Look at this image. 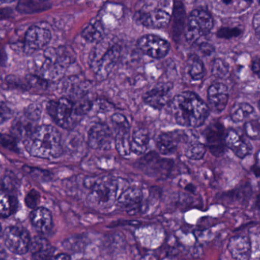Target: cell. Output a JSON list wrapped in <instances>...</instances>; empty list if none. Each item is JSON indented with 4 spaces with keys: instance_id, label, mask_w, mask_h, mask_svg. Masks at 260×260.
<instances>
[{
    "instance_id": "obj_1",
    "label": "cell",
    "mask_w": 260,
    "mask_h": 260,
    "mask_svg": "<svg viewBox=\"0 0 260 260\" xmlns=\"http://www.w3.org/2000/svg\"><path fill=\"white\" fill-rule=\"evenodd\" d=\"M168 106L177 124L185 127L203 126L210 112L207 105L196 94L190 91L177 94L169 101Z\"/></svg>"
},
{
    "instance_id": "obj_50",
    "label": "cell",
    "mask_w": 260,
    "mask_h": 260,
    "mask_svg": "<svg viewBox=\"0 0 260 260\" xmlns=\"http://www.w3.org/2000/svg\"><path fill=\"white\" fill-rule=\"evenodd\" d=\"M2 235H3V228H2L1 224H0V238H1Z\"/></svg>"
},
{
    "instance_id": "obj_17",
    "label": "cell",
    "mask_w": 260,
    "mask_h": 260,
    "mask_svg": "<svg viewBox=\"0 0 260 260\" xmlns=\"http://www.w3.org/2000/svg\"><path fill=\"white\" fill-rule=\"evenodd\" d=\"M229 99V90L227 85L216 82L209 87L208 99L212 111L221 113L225 109Z\"/></svg>"
},
{
    "instance_id": "obj_31",
    "label": "cell",
    "mask_w": 260,
    "mask_h": 260,
    "mask_svg": "<svg viewBox=\"0 0 260 260\" xmlns=\"http://www.w3.org/2000/svg\"><path fill=\"white\" fill-rule=\"evenodd\" d=\"M253 112L254 108L250 104H235L230 110V118L235 123H240L251 115Z\"/></svg>"
},
{
    "instance_id": "obj_53",
    "label": "cell",
    "mask_w": 260,
    "mask_h": 260,
    "mask_svg": "<svg viewBox=\"0 0 260 260\" xmlns=\"http://www.w3.org/2000/svg\"><path fill=\"white\" fill-rule=\"evenodd\" d=\"M0 260H5V259H3V258H0Z\"/></svg>"
},
{
    "instance_id": "obj_36",
    "label": "cell",
    "mask_w": 260,
    "mask_h": 260,
    "mask_svg": "<svg viewBox=\"0 0 260 260\" xmlns=\"http://www.w3.org/2000/svg\"><path fill=\"white\" fill-rule=\"evenodd\" d=\"M245 132L247 136L253 140L259 139L260 124L259 120H251L245 124Z\"/></svg>"
},
{
    "instance_id": "obj_2",
    "label": "cell",
    "mask_w": 260,
    "mask_h": 260,
    "mask_svg": "<svg viewBox=\"0 0 260 260\" xmlns=\"http://www.w3.org/2000/svg\"><path fill=\"white\" fill-rule=\"evenodd\" d=\"M85 186L90 189L89 203L98 209H107L117 202L121 194L128 187L125 179L105 176L100 178H87Z\"/></svg>"
},
{
    "instance_id": "obj_51",
    "label": "cell",
    "mask_w": 260,
    "mask_h": 260,
    "mask_svg": "<svg viewBox=\"0 0 260 260\" xmlns=\"http://www.w3.org/2000/svg\"><path fill=\"white\" fill-rule=\"evenodd\" d=\"M223 2H224V3H226V4H229V3L232 2V0H223Z\"/></svg>"
},
{
    "instance_id": "obj_42",
    "label": "cell",
    "mask_w": 260,
    "mask_h": 260,
    "mask_svg": "<svg viewBox=\"0 0 260 260\" xmlns=\"http://www.w3.org/2000/svg\"><path fill=\"white\" fill-rule=\"evenodd\" d=\"M12 117V111L7 104L0 101V124L6 123Z\"/></svg>"
},
{
    "instance_id": "obj_43",
    "label": "cell",
    "mask_w": 260,
    "mask_h": 260,
    "mask_svg": "<svg viewBox=\"0 0 260 260\" xmlns=\"http://www.w3.org/2000/svg\"><path fill=\"white\" fill-rule=\"evenodd\" d=\"M6 82L9 85L12 87H16L18 88H23V89H27V87L29 86L27 80L23 81L22 79L16 77L15 76H9L6 78Z\"/></svg>"
},
{
    "instance_id": "obj_27",
    "label": "cell",
    "mask_w": 260,
    "mask_h": 260,
    "mask_svg": "<svg viewBox=\"0 0 260 260\" xmlns=\"http://www.w3.org/2000/svg\"><path fill=\"white\" fill-rule=\"evenodd\" d=\"M82 37L89 42H99L105 38V30L102 23L93 20L82 30Z\"/></svg>"
},
{
    "instance_id": "obj_47",
    "label": "cell",
    "mask_w": 260,
    "mask_h": 260,
    "mask_svg": "<svg viewBox=\"0 0 260 260\" xmlns=\"http://www.w3.org/2000/svg\"><path fill=\"white\" fill-rule=\"evenodd\" d=\"M46 260H70V257L68 255L61 253V254L55 255V256L53 255Z\"/></svg>"
},
{
    "instance_id": "obj_23",
    "label": "cell",
    "mask_w": 260,
    "mask_h": 260,
    "mask_svg": "<svg viewBox=\"0 0 260 260\" xmlns=\"http://www.w3.org/2000/svg\"><path fill=\"white\" fill-rule=\"evenodd\" d=\"M172 38L178 41L184 31L186 21V13L184 5L182 2L177 1L174 3L172 9Z\"/></svg>"
},
{
    "instance_id": "obj_52",
    "label": "cell",
    "mask_w": 260,
    "mask_h": 260,
    "mask_svg": "<svg viewBox=\"0 0 260 260\" xmlns=\"http://www.w3.org/2000/svg\"><path fill=\"white\" fill-rule=\"evenodd\" d=\"M246 1H247V3H251V2H253V0H246Z\"/></svg>"
},
{
    "instance_id": "obj_6",
    "label": "cell",
    "mask_w": 260,
    "mask_h": 260,
    "mask_svg": "<svg viewBox=\"0 0 260 260\" xmlns=\"http://www.w3.org/2000/svg\"><path fill=\"white\" fill-rule=\"evenodd\" d=\"M74 61L75 53L70 47L47 49L44 51V61L41 67V77L46 80H57L65 74Z\"/></svg>"
},
{
    "instance_id": "obj_38",
    "label": "cell",
    "mask_w": 260,
    "mask_h": 260,
    "mask_svg": "<svg viewBox=\"0 0 260 260\" xmlns=\"http://www.w3.org/2000/svg\"><path fill=\"white\" fill-rule=\"evenodd\" d=\"M241 34H242V30L238 27H223L217 31L216 35L217 37L220 38L232 39V38L240 36Z\"/></svg>"
},
{
    "instance_id": "obj_18",
    "label": "cell",
    "mask_w": 260,
    "mask_h": 260,
    "mask_svg": "<svg viewBox=\"0 0 260 260\" xmlns=\"http://www.w3.org/2000/svg\"><path fill=\"white\" fill-rule=\"evenodd\" d=\"M228 250L234 260H249L251 256V243L246 236H235L228 243Z\"/></svg>"
},
{
    "instance_id": "obj_10",
    "label": "cell",
    "mask_w": 260,
    "mask_h": 260,
    "mask_svg": "<svg viewBox=\"0 0 260 260\" xmlns=\"http://www.w3.org/2000/svg\"><path fill=\"white\" fill-rule=\"evenodd\" d=\"M51 39V32L43 24L31 26L24 37V50L32 53L47 47Z\"/></svg>"
},
{
    "instance_id": "obj_45",
    "label": "cell",
    "mask_w": 260,
    "mask_h": 260,
    "mask_svg": "<svg viewBox=\"0 0 260 260\" xmlns=\"http://www.w3.org/2000/svg\"><path fill=\"white\" fill-rule=\"evenodd\" d=\"M199 50L204 56H210L215 51V47L212 44L208 42H201L198 44Z\"/></svg>"
},
{
    "instance_id": "obj_21",
    "label": "cell",
    "mask_w": 260,
    "mask_h": 260,
    "mask_svg": "<svg viewBox=\"0 0 260 260\" xmlns=\"http://www.w3.org/2000/svg\"><path fill=\"white\" fill-rule=\"evenodd\" d=\"M143 198V194L141 189L128 187L118 199L117 204L119 207L132 212L140 206Z\"/></svg>"
},
{
    "instance_id": "obj_20",
    "label": "cell",
    "mask_w": 260,
    "mask_h": 260,
    "mask_svg": "<svg viewBox=\"0 0 260 260\" xmlns=\"http://www.w3.org/2000/svg\"><path fill=\"white\" fill-rule=\"evenodd\" d=\"M31 222L35 230L41 235L50 232L53 224L51 213L46 208H35L31 213Z\"/></svg>"
},
{
    "instance_id": "obj_46",
    "label": "cell",
    "mask_w": 260,
    "mask_h": 260,
    "mask_svg": "<svg viewBox=\"0 0 260 260\" xmlns=\"http://www.w3.org/2000/svg\"><path fill=\"white\" fill-rule=\"evenodd\" d=\"M253 27L254 30V33L258 38H259L260 33V15L259 12H256L253 16Z\"/></svg>"
},
{
    "instance_id": "obj_29",
    "label": "cell",
    "mask_w": 260,
    "mask_h": 260,
    "mask_svg": "<svg viewBox=\"0 0 260 260\" xmlns=\"http://www.w3.org/2000/svg\"><path fill=\"white\" fill-rule=\"evenodd\" d=\"M48 0H19L17 9L22 13H34L48 9Z\"/></svg>"
},
{
    "instance_id": "obj_24",
    "label": "cell",
    "mask_w": 260,
    "mask_h": 260,
    "mask_svg": "<svg viewBox=\"0 0 260 260\" xmlns=\"http://www.w3.org/2000/svg\"><path fill=\"white\" fill-rule=\"evenodd\" d=\"M150 136L148 131L143 129L135 130L131 138V151L135 154L146 152L149 145Z\"/></svg>"
},
{
    "instance_id": "obj_33",
    "label": "cell",
    "mask_w": 260,
    "mask_h": 260,
    "mask_svg": "<svg viewBox=\"0 0 260 260\" xmlns=\"http://www.w3.org/2000/svg\"><path fill=\"white\" fill-rule=\"evenodd\" d=\"M0 184L3 190L13 193L19 186V180L13 173L6 172L0 180Z\"/></svg>"
},
{
    "instance_id": "obj_48",
    "label": "cell",
    "mask_w": 260,
    "mask_h": 260,
    "mask_svg": "<svg viewBox=\"0 0 260 260\" xmlns=\"http://www.w3.org/2000/svg\"><path fill=\"white\" fill-rule=\"evenodd\" d=\"M252 70L255 74L259 76V57H256V59L253 60V65H252Z\"/></svg>"
},
{
    "instance_id": "obj_12",
    "label": "cell",
    "mask_w": 260,
    "mask_h": 260,
    "mask_svg": "<svg viewBox=\"0 0 260 260\" xmlns=\"http://www.w3.org/2000/svg\"><path fill=\"white\" fill-rule=\"evenodd\" d=\"M174 161L170 159L162 158L154 152L149 153L140 160L139 166L150 177H163L169 174Z\"/></svg>"
},
{
    "instance_id": "obj_49",
    "label": "cell",
    "mask_w": 260,
    "mask_h": 260,
    "mask_svg": "<svg viewBox=\"0 0 260 260\" xmlns=\"http://www.w3.org/2000/svg\"><path fill=\"white\" fill-rule=\"evenodd\" d=\"M0 1L3 2V3H12V2L15 1V0H0Z\"/></svg>"
},
{
    "instance_id": "obj_4",
    "label": "cell",
    "mask_w": 260,
    "mask_h": 260,
    "mask_svg": "<svg viewBox=\"0 0 260 260\" xmlns=\"http://www.w3.org/2000/svg\"><path fill=\"white\" fill-rule=\"evenodd\" d=\"M93 102L89 99L74 101L70 98H61L51 101L47 110L52 120L63 129L71 130L82 117L93 108Z\"/></svg>"
},
{
    "instance_id": "obj_7",
    "label": "cell",
    "mask_w": 260,
    "mask_h": 260,
    "mask_svg": "<svg viewBox=\"0 0 260 260\" xmlns=\"http://www.w3.org/2000/svg\"><path fill=\"white\" fill-rule=\"evenodd\" d=\"M172 9L171 0H146L137 12V19L148 28H163L170 21Z\"/></svg>"
},
{
    "instance_id": "obj_34",
    "label": "cell",
    "mask_w": 260,
    "mask_h": 260,
    "mask_svg": "<svg viewBox=\"0 0 260 260\" xmlns=\"http://www.w3.org/2000/svg\"><path fill=\"white\" fill-rule=\"evenodd\" d=\"M230 73V67L227 62L222 59L214 60L212 67V74L218 79H224L227 77Z\"/></svg>"
},
{
    "instance_id": "obj_11",
    "label": "cell",
    "mask_w": 260,
    "mask_h": 260,
    "mask_svg": "<svg viewBox=\"0 0 260 260\" xmlns=\"http://www.w3.org/2000/svg\"><path fill=\"white\" fill-rule=\"evenodd\" d=\"M137 47L145 54L154 59H162L169 51V42L161 37L155 35H146L140 37L137 43Z\"/></svg>"
},
{
    "instance_id": "obj_13",
    "label": "cell",
    "mask_w": 260,
    "mask_h": 260,
    "mask_svg": "<svg viewBox=\"0 0 260 260\" xmlns=\"http://www.w3.org/2000/svg\"><path fill=\"white\" fill-rule=\"evenodd\" d=\"M114 138L108 125L98 123L88 132V144L93 149L108 150L111 148Z\"/></svg>"
},
{
    "instance_id": "obj_16",
    "label": "cell",
    "mask_w": 260,
    "mask_h": 260,
    "mask_svg": "<svg viewBox=\"0 0 260 260\" xmlns=\"http://www.w3.org/2000/svg\"><path fill=\"white\" fill-rule=\"evenodd\" d=\"M188 135L184 132L172 131L159 135L156 142L157 149L163 155L172 154L182 141L188 142Z\"/></svg>"
},
{
    "instance_id": "obj_25",
    "label": "cell",
    "mask_w": 260,
    "mask_h": 260,
    "mask_svg": "<svg viewBox=\"0 0 260 260\" xmlns=\"http://www.w3.org/2000/svg\"><path fill=\"white\" fill-rule=\"evenodd\" d=\"M18 208V200L13 193L0 190V217L7 218L15 213Z\"/></svg>"
},
{
    "instance_id": "obj_5",
    "label": "cell",
    "mask_w": 260,
    "mask_h": 260,
    "mask_svg": "<svg viewBox=\"0 0 260 260\" xmlns=\"http://www.w3.org/2000/svg\"><path fill=\"white\" fill-rule=\"evenodd\" d=\"M121 47L114 38H104L97 43L90 55V65L99 80H103L115 67Z\"/></svg>"
},
{
    "instance_id": "obj_30",
    "label": "cell",
    "mask_w": 260,
    "mask_h": 260,
    "mask_svg": "<svg viewBox=\"0 0 260 260\" xmlns=\"http://www.w3.org/2000/svg\"><path fill=\"white\" fill-rule=\"evenodd\" d=\"M33 122L29 120L27 117H21L15 120L12 126V133L15 136L24 139L35 130L33 126Z\"/></svg>"
},
{
    "instance_id": "obj_19",
    "label": "cell",
    "mask_w": 260,
    "mask_h": 260,
    "mask_svg": "<svg viewBox=\"0 0 260 260\" xmlns=\"http://www.w3.org/2000/svg\"><path fill=\"white\" fill-rule=\"evenodd\" d=\"M225 145L240 158H244L252 152L251 145L234 129H229L226 134Z\"/></svg>"
},
{
    "instance_id": "obj_44",
    "label": "cell",
    "mask_w": 260,
    "mask_h": 260,
    "mask_svg": "<svg viewBox=\"0 0 260 260\" xmlns=\"http://www.w3.org/2000/svg\"><path fill=\"white\" fill-rule=\"evenodd\" d=\"M24 170L28 172L31 175L38 178H50V174L48 171H42V170L37 169V168H24Z\"/></svg>"
},
{
    "instance_id": "obj_14",
    "label": "cell",
    "mask_w": 260,
    "mask_h": 260,
    "mask_svg": "<svg viewBox=\"0 0 260 260\" xmlns=\"http://www.w3.org/2000/svg\"><path fill=\"white\" fill-rule=\"evenodd\" d=\"M207 145L212 154L220 157L225 150V130L222 123L215 121L211 123L206 130Z\"/></svg>"
},
{
    "instance_id": "obj_9",
    "label": "cell",
    "mask_w": 260,
    "mask_h": 260,
    "mask_svg": "<svg viewBox=\"0 0 260 260\" xmlns=\"http://www.w3.org/2000/svg\"><path fill=\"white\" fill-rule=\"evenodd\" d=\"M4 241L12 253L22 255L28 251L32 238L26 229L10 226L5 231Z\"/></svg>"
},
{
    "instance_id": "obj_22",
    "label": "cell",
    "mask_w": 260,
    "mask_h": 260,
    "mask_svg": "<svg viewBox=\"0 0 260 260\" xmlns=\"http://www.w3.org/2000/svg\"><path fill=\"white\" fill-rule=\"evenodd\" d=\"M32 257L35 260H46L54 254L55 249L45 238L35 237L31 241L29 247Z\"/></svg>"
},
{
    "instance_id": "obj_28",
    "label": "cell",
    "mask_w": 260,
    "mask_h": 260,
    "mask_svg": "<svg viewBox=\"0 0 260 260\" xmlns=\"http://www.w3.org/2000/svg\"><path fill=\"white\" fill-rule=\"evenodd\" d=\"M114 142L116 150L119 154L123 157H127L131 154L130 130L116 131Z\"/></svg>"
},
{
    "instance_id": "obj_15",
    "label": "cell",
    "mask_w": 260,
    "mask_h": 260,
    "mask_svg": "<svg viewBox=\"0 0 260 260\" xmlns=\"http://www.w3.org/2000/svg\"><path fill=\"white\" fill-rule=\"evenodd\" d=\"M172 88L174 85L170 82L158 84L145 94L143 101L154 109H162L170 101V92Z\"/></svg>"
},
{
    "instance_id": "obj_32",
    "label": "cell",
    "mask_w": 260,
    "mask_h": 260,
    "mask_svg": "<svg viewBox=\"0 0 260 260\" xmlns=\"http://www.w3.org/2000/svg\"><path fill=\"white\" fill-rule=\"evenodd\" d=\"M185 154L188 158L192 160H200L206 154V147L204 144L196 140L188 141Z\"/></svg>"
},
{
    "instance_id": "obj_40",
    "label": "cell",
    "mask_w": 260,
    "mask_h": 260,
    "mask_svg": "<svg viewBox=\"0 0 260 260\" xmlns=\"http://www.w3.org/2000/svg\"><path fill=\"white\" fill-rule=\"evenodd\" d=\"M41 196L36 189H32L26 195L24 199V203L26 206L30 209H35L39 203Z\"/></svg>"
},
{
    "instance_id": "obj_3",
    "label": "cell",
    "mask_w": 260,
    "mask_h": 260,
    "mask_svg": "<svg viewBox=\"0 0 260 260\" xmlns=\"http://www.w3.org/2000/svg\"><path fill=\"white\" fill-rule=\"evenodd\" d=\"M24 145L31 155L39 158H57L63 153L61 133L50 125L35 128L26 138Z\"/></svg>"
},
{
    "instance_id": "obj_41",
    "label": "cell",
    "mask_w": 260,
    "mask_h": 260,
    "mask_svg": "<svg viewBox=\"0 0 260 260\" xmlns=\"http://www.w3.org/2000/svg\"><path fill=\"white\" fill-rule=\"evenodd\" d=\"M27 83L31 86L38 87V88H44L47 87V80H46L41 76H33V75H29L26 78Z\"/></svg>"
},
{
    "instance_id": "obj_8",
    "label": "cell",
    "mask_w": 260,
    "mask_h": 260,
    "mask_svg": "<svg viewBox=\"0 0 260 260\" xmlns=\"http://www.w3.org/2000/svg\"><path fill=\"white\" fill-rule=\"evenodd\" d=\"M185 36L186 41L198 44L201 38L207 36L214 25L213 18L208 11L197 9L189 14L186 23Z\"/></svg>"
},
{
    "instance_id": "obj_26",
    "label": "cell",
    "mask_w": 260,
    "mask_h": 260,
    "mask_svg": "<svg viewBox=\"0 0 260 260\" xmlns=\"http://www.w3.org/2000/svg\"><path fill=\"white\" fill-rule=\"evenodd\" d=\"M186 74L192 81H200L205 76V67L203 61L197 55L192 54L189 56L186 65Z\"/></svg>"
},
{
    "instance_id": "obj_35",
    "label": "cell",
    "mask_w": 260,
    "mask_h": 260,
    "mask_svg": "<svg viewBox=\"0 0 260 260\" xmlns=\"http://www.w3.org/2000/svg\"><path fill=\"white\" fill-rule=\"evenodd\" d=\"M0 145L6 149L14 151V152L18 153L19 151L18 141H17L16 138L13 136L0 133Z\"/></svg>"
},
{
    "instance_id": "obj_37",
    "label": "cell",
    "mask_w": 260,
    "mask_h": 260,
    "mask_svg": "<svg viewBox=\"0 0 260 260\" xmlns=\"http://www.w3.org/2000/svg\"><path fill=\"white\" fill-rule=\"evenodd\" d=\"M41 112H42V109H41V105H38V104H32L24 110V116L27 117L29 120L35 123L39 120Z\"/></svg>"
},
{
    "instance_id": "obj_39",
    "label": "cell",
    "mask_w": 260,
    "mask_h": 260,
    "mask_svg": "<svg viewBox=\"0 0 260 260\" xmlns=\"http://www.w3.org/2000/svg\"><path fill=\"white\" fill-rule=\"evenodd\" d=\"M111 122H112L113 126H114V129L116 131L119 130H130V124L128 120L125 116L121 114H114L111 117Z\"/></svg>"
}]
</instances>
